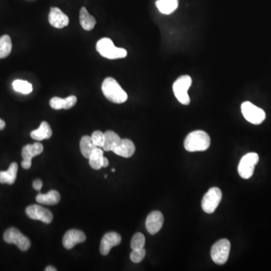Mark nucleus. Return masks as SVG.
<instances>
[{"mask_svg":"<svg viewBox=\"0 0 271 271\" xmlns=\"http://www.w3.org/2000/svg\"><path fill=\"white\" fill-rule=\"evenodd\" d=\"M222 193L219 188H210L203 196L201 206L203 210L208 214H214L222 201Z\"/></svg>","mask_w":271,"mask_h":271,"instance_id":"obj_7","label":"nucleus"},{"mask_svg":"<svg viewBox=\"0 0 271 271\" xmlns=\"http://www.w3.org/2000/svg\"><path fill=\"white\" fill-rule=\"evenodd\" d=\"M96 48L101 56L107 59H120L127 55V51L124 48L114 46V43L109 38H101L96 43Z\"/></svg>","mask_w":271,"mask_h":271,"instance_id":"obj_3","label":"nucleus"},{"mask_svg":"<svg viewBox=\"0 0 271 271\" xmlns=\"http://www.w3.org/2000/svg\"><path fill=\"white\" fill-rule=\"evenodd\" d=\"M33 187L34 189L36 190V191H40L41 188H43V182L40 180L34 181Z\"/></svg>","mask_w":271,"mask_h":271,"instance_id":"obj_31","label":"nucleus"},{"mask_svg":"<svg viewBox=\"0 0 271 271\" xmlns=\"http://www.w3.org/2000/svg\"><path fill=\"white\" fill-rule=\"evenodd\" d=\"M259 161L257 153H248L240 160L238 165V173L241 178L248 180L254 173L255 167Z\"/></svg>","mask_w":271,"mask_h":271,"instance_id":"obj_5","label":"nucleus"},{"mask_svg":"<svg viewBox=\"0 0 271 271\" xmlns=\"http://www.w3.org/2000/svg\"><path fill=\"white\" fill-rule=\"evenodd\" d=\"M103 151L100 148H96L90 154L89 164L91 168L98 170L103 167Z\"/></svg>","mask_w":271,"mask_h":271,"instance_id":"obj_25","label":"nucleus"},{"mask_svg":"<svg viewBox=\"0 0 271 271\" xmlns=\"http://www.w3.org/2000/svg\"><path fill=\"white\" fill-rule=\"evenodd\" d=\"M104 135L105 140L103 148L106 151H112L113 147L115 146L122 140L117 133H114L112 130H108L104 133Z\"/></svg>","mask_w":271,"mask_h":271,"instance_id":"obj_24","label":"nucleus"},{"mask_svg":"<svg viewBox=\"0 0 271 271\" xmlns=\"http://www.w3.org/2000/svg\"><path fill=\"white\" fill-rule=\"evenodd\" d=\"M135 151L134 143L128 139H122L112 149V151L117 156L127 158L133 156Z\"/></svg>","mask_w":271,"mask_h":271,"instance_id":"obj_15","label":"nucleus"},{"mask_svg":"<svg viewBox=\"0 0 271 271\" xmlns=\"http://www.w3.org/2000/svg\"><path fill=\"white\" fill-rule=\"evenodd\" d=\"M30 136L33 140H37V141L48 140L52 136V130L48 122H43L37 130H33L30 133Z\"/></svg>","mask_w":271,"mask_h":271,"instance_id":"obj_18","label":"nucleus"},{"mask_svg":"<svg viewBox=\"0 0 271 271\" xmlns=\"http://www.w3.org/2000/svg\"><path fill=\"white\" fill-rule=\"evenodd\" d=\"M5 127H6V122L2 120V119H0V130H3Z\"/></svg>","mask_w":271,"mask_h":271,"instance_id":"obj_33","label":"nucleus"},{"mask_svg":"<svg viewBox=\"0 0 271 271\" xmlns=\"http://www.w3.org/2000/svg\"><path fill=\"white\" fill-rule=\"evenodd\" d=\"M146 256V250L143 248L134 249L130 253V260L134 263H140L144 259Z\"/></svg>","mask_w":271,"mask_h":271,"instance_id":"obj_29","label":"nucleus"},{"mask_svg":"<svg viewBox=\"0 0 271 271\" xmlns=\"http://www.w3.org/2000/svg\"><path fill=\"white\" fill-rule=\"evenodd\" d=\"M98 146L93 143L91 137L84 136L80 142V149L82 156L86 158H89L90 154L93 153Z\"/></svg>","mask_w":271,"mask_h":271,"instance_id":"obj_22","label":"nucleus"},{"mask_svg":"<svg viewBox=\"0 0 271 271\" xmlns=\"http://www.w3.org/2000/svg\"><path fill=\"white\" fill-rule=\"evenodd\" d=\"M12 49L10 36L4 35L0 37V59L7 57Z\"/></svg>","mask_w":271,"mask_h":271,"instance_id":"obj_26","label":"nucleus"},{"mask_svg":"<svg viewBox=\"0 0 271 271\" xmlns=\"http://www.w3.org/2000/svg\"><path fill=\"white\" fill-rule=\"evenodd\" d=\"M5 241L10 244H14L22 251H27L31 246L30 240L14 227H11L5 232L3 236Z\"/></svg>","mask_w":271,"mask_h":271,"instance_id":"obj_8","label":"nucleus"},{"mask_svg":"<svg viewBox=\"0 0 271 271\" xmlns=\"http://www.w3.org/2000/svg\"><path fill=\"white\" fill-rule=\"evenodd\" d=\"M26 214L34 220L41 221L45 224H50L53 220L51 211L38 205H31L26 209Z\"/></svg>","mask_w":271,"mask_h":271,"instance_id":"obj_11","label":"nucleus"},{"mask_svg":"<svg viewBox=\"0 0 271 271\" xmlns=\"http://www.w3.org/2000/svg\"><path fill=\"white\" fill-rule=\"evenodd\" d=\"M56 269L55 267H52V266H48L45 269V271H56Z\"/></svg>","mask_w":271,"mask_h":271,"instance_id":"obj_34","label":"nucleus"},{"mask_svg":"<svg viewBox=\"0 0 271 271\" xmlns=\"http://www.w3.org/2000/svg\"><path fill=\"white\" fill-rule=\"evenodd\" d=\"M37 202L45 205H56L61 201V195L55 190H51L48 193H38L36 196Z\"/></svg>","mask_w":271,"mask_h":271,"instance_id":"obj_20","label":"nucleus"},{"mask_svg":"<svg viewBox=\"0 0 271 271\" xmlns=\"http://www.w3.org/2000/svg\"><path fill=\"white\" fill-rule=\"evenodd\" d=\"M12 85L13 88L15 91L24 93V94H28V93H31L32 90H33V86H32L31 84L27 81L17 79L13 82Z\"/></svg>","mask_w":271,"mask_h":271,"instance_id":"obj_27","label":"nucleus"},{"mask_svg":"<svg viewBox=\"0 0 271 271\" xmlns=\"http://www.w3.org/2000/svg\"><path fill=\"white\" fill-rule=\"evenodd\" d=\"M112 172H115V169H112Z\"/></svg>","mask_w":271,"mask_h":271,"instance_id":"obj_35","label":"nucleus"},{"mask_svg":"<svg viewBox=\"0 0 271 271\" xmlns=\"http://www.w3.org/2000/svg\"><path fill=\"white\" fill-rule=\"evenodd\" d=\"M17 169H18V166L17 163L14 162L11 164L8 170L1 171L0 172V183H7L9 185L14 184L17 178Z\"/></svg>","mask_w":271,"mask_h":271,"instance_id":"obj_19","label":"nucleus"},{"mask_svg":"<svg viewBox=\"0 0 271 271\" xmlns=\"http://www.w3.org/2000/svg\"><path fill=\"white\" fill-rule=\"evenodd\" d=\"M48 21L52 27L57 29H62L69 24V17L64 14L59 8H51L48 15Z\"/></svg>","mask_w":271,"mask_h":271,"instance_id":"obj_16","label":"nucleus"},{"mask_svg":"<svg viewBox=\"0 0 271 271\" xmlns=\"http://www.w3.org/2000/svg\"><path fill=\"white\" fill-rule=\"evenodd\" d=\"M178 0H158L156 6L160 12L164 14H170L178 8Z\"/></svg>","mask_w":271,"mask_h":271,"instance_id":"obj_23","label":"nucleus"},{"mask_svg":"<svg viewBox=\"0 0 271 271\" xmlns=\"http://www.w3.org/2000/svg\"><path fill=\"white\" fill-rule=\"evenodd\" d=\"M209 136L203 130H195L187 136L184 142L185 150L189 152L204 151L210 146Z\"/></svg>","mask_w":271,"mask_h":271,"instance_id":"obj_2","label":"nucleus"},{"mask_svg":"<svg viewBox=\"0 0 271 271\" xmlns=\"http://www.w3.org/2000/svg\"><path fill=\"white\" fill-rule=\"evenodd\" d=\"M164 225V216L159 211H153L146 219V227L148 233L154 235L158 233Z\"/></svg>","mask_w":271,"mask_h":271,"instance_id":"obj_13","label":"nucleus"},{"mask_svg":"<svg viewBox=\"0 0 271 271\" xmlns=\"http://www.w3.org/2000/svg\"><path fill=\"white\" fill-rule=\"evenodd\" d=\"M77 102V98L75 96H69L65 99L60 98H53L50 101V106L52 109L55 110L60 109H69L75 106Z\"/></svg>","mask_w":271,"mask_h":271,"instance_id":"obj_17","label":"nucleus"},{"mask_svg":"<svg viewBox=\"0 0 271 271\" xmlns=\"http://www.w3.org/2000/svg\"><path fill=\"white\" fill-rule=\"evenodd\" d=\"M191 78L188 75L179 77L174 82L173 86H172L174 94L182 104L188 105L191 102L188 91L191 87Z\"/></svg>","mask_w":271,"mask_h":271,"instance_id":"obj_4","label":"nucleus"},{"mask_svg":"<svg viewBox=\"0 0 271 271\" xmlns=\"http://www.w3.org/2000/svg\"><path fill=\"white\" fill-rule=\"evenodd\" d=\"M79 20H80V24L82 28L87 31L93 30L96 25V20L93 16L90 15L85 7H82L81 9Z\"/></svg>","mask_w":271,"mask_h":271,"instance_id":"obj_21","label":"nucleus"},{"mask_svg":"<svg viewBox=\"0 0 271 271\" xmlns=\"http://www.w3.org/2000/svg\"><path fill=\"white\" fill-rule=\"evenodd\" d=\"M86 240V236L81 230L72 229L68 230L63 239V245L67 249H71L79 243H83Z\"/></svg>","mask_w":271,"mask_h":271,"instance_id":"obj_14","label":"nucleus"},{"mask_svg":"<svg viewBox=\"0 0 271 271\" xmlns=\"http://www.w3.org/2000/svg\"><path fill=\"white\" fill-rule=\"evenodd\" d=\"M91 138L96 146L103 148L105 140V135L103 132L100 131V130H96V131L92 133Z\"/></svg>","mask_w":271,"mask_h":271,"instance_id":"obj_30","label":"nucleus"},{"mask_svg":"<svg viewBox=\"0 0 271 271\" xmlns=\"http://www.w3.org/2000/svg\"><path fill=\"white\" fill-rule=\"evenodd\" d=\"M145 244H146V238L144 235L141 233H137L132 238L130 247L132 250L140 249L144 248Z\"/></svg>","mask_w":271,"mask_h":271,"instance_id":"obj_28","label":"nucleus"},{"mask_svg":"<svg viewBox=\"0 0 271 271\" xmlns=\"http://www.w3.org/2000/svg\"><path fill=\"white\" fill-rule=\"evenodd\" d=\"M102 91L108 101L121 104L127 101V93L115 79L108 77L102 84Z\"/></svg>","mask_w":271,"mask_h":271,"instance_id":"obj_1","label":"nucleus"},{"mask_svg":"<svg viewBox=\"0 0 271 271\" xmlns=\"http://www.w3.org/2000/svg\"><path fill=\"white\" fill-rule=\"evenodd\" d=\"M109 161H108L107 158H103V167H107L109 166Z\"/></svg>","mask_w":271,"mask_h":271,"instance_id":"obj_32","label":"nucleus"},{"mask_svg":"<svg viewBox=\"0 0 271 271\" xmlns=\"http://www.w3.org/2000/svg\"><path fill=\"white\" fill-rule=\"evenodd\" d=\"M241 111L246 120L251 124H261L266 118L264 111L250 102H244L241 105Z\"/></svg>","mask_w":271,"mask_h":271,"instance_id":"obj_9","label":"nucleus"},{"mask_svg":"<svg viewBox=\"0 0 271 271\" xmlns=\"http://www.w3.org/2000/svg\"><path fill=\"white\" fill-rule=\"evenodd\" d=\"M44 148L40 143H35L33 145H27L23 148L22 166L25 169H30L32 165V159L35 156L43 153Z\"/></svg>","mask_w":271,"mask_h":271,"instance_id":"obj_10","label":"nucleus"},{"mask_svg":"<svg viewBox=\"0 0 271 271\" xmlns=\"http://www.w3.org/2000/svg\"><path fill=\"white\" fill-rule=\"evenodd\" d=\"M230 243L227 239L216 242L211 248V257L216 264L222 265L227 262L230 255Z\"/></svg>","mask_w":271,"mask_h":271,"instance_id":"obj_6","label":"nucleus"},{"mask_svg":"<svg viewBox=\"0 0 271 271\" xmlns=\"http://www.w3.org/2000/svg\"><path fill=\"white\" fill-rule=\"evenodd\" d=\"M122 237L116 232H109L106 234L102 238L101 243V253L103 256H107L114 246L120 244Z\"/></svg>","mask_w":271,"mask_h":271,"instance_id":"obj_12","label":"nucleus"}]
</instances>
